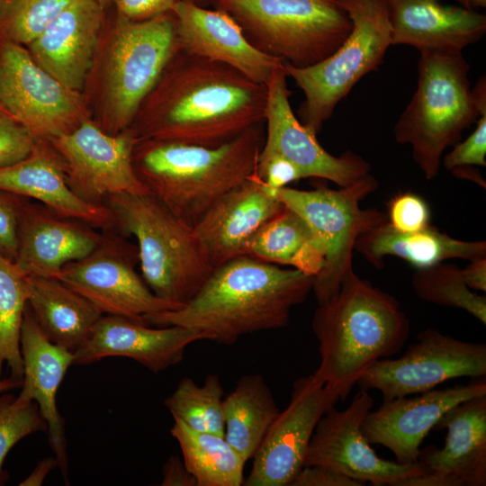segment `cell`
Returning a JSON list of instances; mask_svg holds the SVG:
<instances>
[{
	"label": "cell",
	"mask_w": 486,
	"mask_h": 486,
	"mask_svg": "<svg viewBox=\"0 0 486 486\" xmlns=\"http://www.w3.org/2000/svg\"><path fill=\"white\" fill-rule=\"evenodd\" d=\"M48 426L34 402L19 404L7 392L0 394V486L9 479L4 462L9 451L22 438L36 432H47Z\"/></svg>",
	"instance_id": "obj_37"
},
{
	"label": "cell",
	"mask_w": 486,
	"mask_h": 486,
	"mask_svg": "<svg viewBox=\"0 0 486 486\" xmlns=\"http://www.w3.org/2000/svg\"><path fill=\"white\" fill-rule=\"evenodd\" d=\"M486 395L485 377L468 384L398 397L371 410L362 424L370 444L382 445L400 464L418 462L420 445L440 418L468 399Z\"/></svg>",
	"instance_id": "obj_18"
},
{
	"label": "cell",
	"mask_w": 486,
	"mask_h": 486,
	"mask_svg": "<svg viewBox=\"0 0 486 486\" xmlns=\"http://www.w3.org/2000/svg\"><path fill=\"white\" fill-rule=\"evenodd\" d=\"M104 205L115 229L137 241L142 278L158 297L184 306L213 271L193 227L151 194H116Z\"/></svg>",
	"instance_id": "obj_7"
},
{
	"label": "cell",
	"mask_w": 486,
	"mask_h": 486,
	"mask_svg": "<svg viewBox=\"0 0 486 486\" xmlns=\"http://www.w3.org/2000/svg\"><path fill=\"white\" fill-rule=\"evenodd\" d=\"M230 15L252 46L295 68L331 55L352 29L338 0H213Z\"/></svg>",
	"instance_id": "obj_8"
},
{
	"label": "cell",
	"mask_w": 486,
	"mask_h": 486,
	"mask_svg": "<svg viewBox=\"0 0 486 486\" xmlns=\"http://www.w3.org/2000/svg\"><path fill=\"white\" fill-rule=\"evenodd\" d=\"M255 174L268 186L278 190L303 179L295 165L278 155L259 156Z\"/></svg>",
	"instance_id": "obj_42"
},
{
	"label": "cell",
	"mask_w": 486,
	"mask_h": 486,
	"mask_svg": "<svg viewBox=\"0 0 486 486\" xmlns=\"http://www.w3.org/2000/svg\"><path fill=\"white\" fill-rule=\"evenodd\" d=\"M28 300V276L0 255V377L4 364L11 377L22 380L21 328Z\"/></svg>",
	"instance_id": "obj_33"
},
{
	"label": "cell",
	"mask_w": 486,
	"mask_h": 486,
	"mask_svg": "<svg viewBox=\"0 0 486 486\" xmlns=\"http://www.w3.org/2000/svg\"><path fill=\"white\" fill-rule=\"evenodd\" d=\"M284 65L266 84L265 112L266 133L259 156L278 155L301 171L303 178H320L339 187L352 185L370 174V164L360 155L346 150L339 157L328 153L293 113Z\"/></svg>",
	"instance_id": "obj_16"
},
{
	"label": "cell",
	"mask_w": 486,
	"mask_h": 486,
	"mask_svg": "<svg viewBox=\"0 0 486 486\" xmlns=\"http://www.w3.org/2000/svg\"><path fill=\"white\" fill-rule=\"evenodd\" d=\"M418 86L393 128L397 143L409 144L427 180L434 179L446 149L486 112V77L473 89L462 51L422 50Z\"/></svg>",
	"instance_id": "obj_6"
},
{
	"label": "cell",
	"mask_w": 486,
	"mask_h": 486,
	"mask_svg": "<svg viewBox=\"0 0 486 486\" xmlns=\"http://www.w3.org/2000/svg\"><path fill=\"white\" fill-rule=\"evenodd\" d=\"M462 7L476 11L479 8L486 7V0H456Z\"/></svg>",
	"instance_id": "obj_50"
},
{
	"label": "cell",
	"mask_w": 486,
	"mask_h": 486,
	"mask_svg": "<svg viewBox=\"0 0 486 486\" xmlns=\"http://www.w3.org/2000/svg\"><path fill=\"white\" fill-rule=\"evenodd\" d=\"M377 188L376 178L369 174L339 189L299 190L286 186L276 191L284 205L298 213L324 246L325 264L313 278L311 291L318 305L327 302L354 270L353 250L357 238L387 222L386 213L360 206L361 201Z\"/></svg>",
	"instance_id": "obj_10"
},
{
	"label": "cell",
	"mask_w": 486,
	"mask_h": 486,
	"mask_svg": "<svg viewBox=\"0 0 486 486\" xmlns=\"http://www.w3.org/2000/svg\"><path fill=\"white\" fill-rule=\"evenodd\" d=\"M433 429L447 434L442 448H420L418 462L427 472L442 475L454 486H485L486 395L454 406Z\"/></svg>",
	"instance_id": "obj_27"
},
{
	"label": "cell",
	"mask_w": 486,
	"mask_h": 486,
	"mask_svg": "<svg viewBox=\"0 0 486 486\" xmlns=\"http://www.w3.org/2000/svg\"><path fill=\"white\" fill-rule=\"evenodd\" d=\"M162 486H197L194 477L188 472L183 460L170 455L162 468Z\"/></svg>",
	"instance_id": "obj_45"
},
{
	"label": "cell",
	"mask_w": 486,
	"mask_h": 486,
	"mask_svg": "<svg viewBox=\"0 0 486 486\" xmlns=\"http://www.w3.org/2000/svg\"><path fill=\"white\" fill-rule=\"evenodd\" d=\"M363 484L328 467L303 465L290 486H362Z\"/></svg>",
	"instance_id": "obj_44"
},
{
	"label": "cell",
	"mask_w": 486,
	"mask_h": 486,
	"mask_svg": "<svg viewBox=\"0 0 486 486\" xmlns=\"http://www.w3.org/2000/svg\"><path fill=\"white\" fill-rule=\"evenodd\" d=\"M313 374L297 379L288 406L280 410L253 456L244 486H290L302 469L315 428L338 401Z\"/></svg>",
	"instance_id": "obj_17"
},
{
	"label": "cell",
	"mask_w": 486,
	"mask_h": 486,
	"mask_svg": "<svg viewBox=\"0 0 486 486\" xmlns=\"http://www.w3.org/2000/svg\"><path fill=\"white\" fill-rule=\"evenodd\" d=\"M0 102L36 140L69 133L91 119L81 92L40 67L26 47L1 38Z\"/></svg>",
	"instance_id": "obj_11"
},
{
	"label": "cell",
	"mask_w": 486,
	"mask_h": 486,
	"mask_svg": "<svg viewBox=\"0 0 486 486\" xmlns=\"http://www.w3.org/2000/svg\"><path fill=\"white\" fill-rule=\"evenodd\" d=\"M224 390L217 374H208L202 385L192 378L179 381L173 392L164 400V406L174 418L201 432L224 436Z\"/></svg>",
	"instance_id": "obj_34"
},
{
	"label": "cell",
	"mask_w": 486,
	"mask_h": 486,
	"mask_svg": "<svg viewBox=\"0 0 486 486\" xmlns=\"http://www.w3.org/2000/svg\"><path fill=\"white\" fill-rule=\"evenodd\" d=\"M374 402L368 391L359 389L346 409L330 407L315 428L303 465H323L363 485L375 486H400L406 479L427 472L419 462L386 460L371 447L362 424Z\"/></svg>",
	"instance_id": "obj_14"
},
{
	"label": "cell",
	"mask_w": 486,
	"mask_h": 486,
	"mask_svg": "<svg viewBox=\"0 0 486 486\" xmlns=\"http://www.w3.org/2000/svg\"><path fill=\"white\" fill-rule=\"evenodd\" d=\"M178 0H112L117 14L133 22L153 19L171 12Z\"/></svg>",
	"instance_id": "obj_43"
},
{
	"label": "cell",
	"mask_w": 486,
	"mask_h": 486,
	"mask_svg": "<svg viewBox=\"0 0 486 486\" xmlns=\"http://www.w3.org/2000/svg\"><path fill=\"white\" fill-rule=\"evenodd\" d=\"M391 26L392 45L422 50H458L486 32V16L439 0H383Z\"/></svg>",
	"instance_id": "obj_26"
},
{
	"label": "cell",
	"mask_w": 486,
	"mask_h": 486,
	"mask_svg": "<svg viewBox=\"0 0 486 486\" xmlns=\"http://www.w3.org/2000/svg\"><path fill=\"white\" fill-rule=\"evenodd\" d=\"M190 1L202 6L212 7V4L213 0H190Z\"/></svg>",
	"instance_id": "obj_51"
},
{
	"label": "cell",
	"mask_w": 486,
	"mask_h": 486,
	"mask_svg": "<svg viewBox=\"0 0 486 486\" xmlns=\"http://www.w3.org/2000/svg\"><path fill=\"white\" fill-rule=\"evenodd\" d=\"M21 354L23 376L15 401H34L45 419L48 438L58 468L66 482L68 479V457L64 419L57 406V392L63 378L73 365L74 355L53 344L42 332L26 304L21 328Z\"/></svg>",
	"instance_id": "obj_24"
},
{
	"label": "cell",
	"mask_w": 486,
	"mask_h": 486,
	"mask_svg": "<svg viewBox=\"0 0 486 486\" xmlns=\"http://www.w3.org/2000/svg\"><path fill=\"white\" fill-rule=\"evenodd\" d=\"M352 29L344 42L323 60L295 68L284 62L287 76L303 92L299 121L318 135L338 104L366 74L382 63L391 41V26L383 0H338Z\"/></svg>",
	"instance_id": "obj_9"
},
{
	"label": "cell",
	"mask_w": 486,
	"mask_h": 486,
	"mask_svg": "<svg viewBox=\"0 0 486 486\" xmlns=\"http://www.w3.org/2000/svg\"><path fill=\"white\" fill-rule=\"evenodd\" d=\"M22 380H16L13 377L0 379V394L7 392L11 390L21 388Z\"/></svg>",
	"instance_id": "obj_49"
},
{
	"label": "cell",
	"mask_w": 486,
	"mask_h": 486,
	"mask_svg": "<svg viewBox=\"0 0 486 486\" xmlns=\"http://www.w3.org/2000/svg\"><path fill=\"white\" fill-rule=\"evenodd\" d=\"M441 163L449 171L464 166H486V112L479 116L471 135L443 155Z\"/></svg>",
	"instance_id": "obj_39"
},
{
	"label": "cell",
	"mask_w": 486,
	"mask_h": 486,
	"mask_svg": "<svg viewBox=\"0 0 486 486\" xmlns=\"http://www.w3.org/2000/svg\"><path fill=\"white\" fill-rule=\"evenodd\" d=\"M263 124L215 148L137 140L133 168L151 195L194 227L222 195L254 173L265 139Z\"/></svg>",
	"instance_id": "obj_5"
},
{
	"label": "cell",
	"mask_w": 486,
	"mask_h": 486,
	"mask_svg": "<svg viewBox=\"0 0 486 486\" xmlns=\"http://www.w3.org/2000/svg\"><path fill=\"white\" fill-rule=\"evenodd\" d=\"M50 140L65 162L69 188L83 201L104 206L112 194H150L133 168L138 140L130 128L110 134L88 119Z\"/></svg>",
	"instance_id": "obj_15"
},
{
	"label": "cell",
	"mask_w": 486,
	"mask_h": 486,
	"mask_svg": "<svg viewBox=\"0 0 486 486\" xmlns=\"http://www.w3.org/2000/svg\"><path fill=\"white\" fill-rule=\"evenodd\" d=\"M355 250L379 269L384 267L386 256L399 257L416 269H422L448 259L469 261L486 256V242L458 239L432 224L418 231L401 232L384 222L363 233Z\"/></svg>",
	"instance_id": "obj_28"
},
{
	"label": "cell",
	"mask_w": 486,
	"mask_h": 486,
	"mask_svg": "<svg viewBox=\"0 0 486 486\" xmlns=\"http://www.w3.org/2000/svg\"><path fill=\"white\" fill-rule=\"evenodd\" d=\"M104 8H109L112 6V0H95Z\"/></svg>",
	"instance_id": "obj_52"
},
{
	"label": "cell",
	"mask_w": 486,
	"mask_h": 486,
	"mask_svg": "<svg viewBox=\"0 0 486 486\" xmlns=\"http://www.w3.org/2000/svg\"><path fill=\"white\" fill-rule=\"evenodd\" d=\"M197 486H240L246 462L223 436L196 431L174 418L170 429Z\"/></svg>",
	"instance_id": "obj_32"
},
{
	"label": "cell",
	"mask_w": 486,
	"mask_h": 486,
	"mask_svg": "<svg viewBox=\"0 0 486 486\" xmlns=\"http://www.w3.org/2000/svg\"><path fill=\"white\" fill-rule=\"evenodd\" d=\"M104 234L28 199L19 220L14 263L26 276L56 278L68 264L89 255Z\"/></svg>",
	"instance_id": "obj_23"
},
{
	"label": "cell",
	"mask_w": 486,
	"mask_h": 486,
	"mask_svg": "<svg viewBox=\"0 0 486 486\" xmlns=\"http://www.w3.org/2000/svg\"><path fill=\"white\" fill-rule=\"evenodd\" d=\"M107 10L95 0H69L26 46L32 58L64 86L81 92L106 22Z\"/></svg>",
	"instance_id": "obj_22"
},
{
	"label": "cell",
	"mask_w": 486,
	"mask_h": 486,
	"mask_svg": "<svg viewBox=\"0 0 486 486\" xmlns=\"http://www.w3.org/2000/svg\"><path fill=\"white\" fill-rule=\"evenodd\" d=\"M276 191L254 171L222 195L193 227L213 269L243 255L251 237L284 208Z\"/></svg>",
	"instance_id": "obj_20"
},
{
	"label": "cell",
	"mask_w": 486,
	"mask_h": 486,
	"mask_svg": "<svg viewBox=\"0 0 486 486\" xmlns=\"http://www.w3.org/2000/svg\"><path fill=\"white\" fill-rule=\"evenodd\" d=\"M27 200L0 190V255L13 262L17 254L20 215Z\"/></svg>",
	"instance_id": "obj_40"
},
{
	"label": "cell",
	"mask_w": 486,
	"mask_h": 486,
	"mask_svg": "<svg viewBox=\"0 0 486 486\" xmlns=\"http://www.w3.org/2000/svg\"><path fill=\"white\" fill-rule=\"evenodd\" d=\"M280 410L263 375H243L223 398L224 437L247 463Z\"/></svg>",
	"instance_id": "obj_31"
},
{
	"label": "cell",
	"mask_w": 486,
	"mask_h": 486,
	"mask_svg": "<svg viewBox=\"0 0 486 486\" xmlns=\"http://www.w3.org/2000/svg\"><path fill=\"white\" fill-rule=\"evenodd\" d=\"M27 304L45 336L73 354L103 316L88 300L56 278L28 276Z\"/></svg>",
	"instance_id": "obj_29"
},
{
	"label": "cell",
	"mask_w": 486,
	"mask_h": 486,
	"mask_svg": "<svg viewBox=\"0 0 486 486\" xmlns=\"http://www.w3.org/2000/svg\"><path fill=\"white\" fill-rule=\"evenodd\" d=\"M0 115L8 116V117L13 118V116L10 114L9 112H7V110L4 107V105L2 104L1 102H0Z\"/></svg>",
	"instance_id": "obj_53"
},
{
	"label": "cell",
	"mask_w": 486,
	"mask_h": 486,
	"mask_svg": "<svg viewBox=\"0 0 486 486\" xmlns=\"http://www.w3.org/2000/svg\"><path fill=\"white\" fill-rule=\"evenodd\" d=\"M243 255L289 266L314 278L324 266L326 252L308 223L284 205L251 237Z\"/></svg>",
	"instance_id": "obj_30"
},
{
	"label": "cell",
	"mask_w": 486,
	"mask_h": 486,
	"mask_svg": "<svg viewBox=\"0 0 486 486\" xmlns=\"http://www.w3.org/2000/svg\"><path fill=\"white\" fill-rule=\"evenodd\" d=\"M386 215L388 224L401 232H415L431 225L429 205L413 192L399 193L391 198Z\"/></svg>",
	"instance_id": "obj_38"
},
{
	"label": "cell",
	"mask_w": 486,
	"mask_h": 486,
	"mask_svg": "<svg viewBox=\"0 0 486 486\" xmlns=\"http://www.w3.org/2000/svg\"><path fill=\"white\" fill-rule=\"evenodd\" d=\"M486 375V345L466 342L428 328L398 358L376 361L360 378L359 389L376 390L382 400L437 388L460 377Z\"/></svg>",
	"instance_id": "obj_13"
},
{
	"label": "cell",
	"mask_w": 486,
	"mask_h": 486,
	"mask_svg": "<svg viewBox=\"0 0 486 486\" xmlns=\"http://www.w3.org/2000/svg\"><path fill=\"white\" fill-rule=\"evenodd\" d=\"M69 0H0V38L28 46Z\"/></svg>",
	"instance_id": "obj_36"
},
{
	"label": "cell",
	"mask_w": 486,
	"mask_h": 486,
	"mask_svg": "<svg viewBox=\"0 0 486 486\" xmlns=\"http://www.w3.org/2000/svg\"><path fill=\"white\" fill-rule=\"evenodd\" d=\"M320 362L314 377L344 400L378 360L399 353L410 321L392 294L351 271L312 318Z\"/></svg>",
	"instance_id": "obj_3"
},
{
	"label": "cell",
	"mask_w": 486,
	"mask_h": 486,
	"mask_svg": "<svg viewBox=\"0 0 486 486\" xmlns=\"http://www.w3.org/2000/svg\"><path fill=\"white\" fill-rule=\"evenodd\" d=\"M199 340H210V337L181 326L150 328L123 317L103 315L86 343L73 354V364L122 356L159 373L179 364L186 347Z\"/></svg>",
	"instance_id": "obj_21"
},
{
	"label": "cell",
	"mask_w": 486,
	"mask_h": 486,
	"mask_svg": "<svg viewBox=\"0 0 486 486\" xmlns=\"http://www.w3.org/2000/svg\"><path fill=\"white\" fill-rule=\"evenodd\" d=\"M57 467L58 468V463L55 456L41 459L38 462L33 471L19 485L40 486L47 475Z\"/></svg>",
	"instance_id": "obj_47"
},
{
	"label": "cell",
	"mask_w": 486,
	"mask_h": 486,
	"mask_svg": "<svg viewBox=\"0 0 486 486\" xmlns=\"http://www.w3.org/2000/svg\"><path fill=\"white\" fill-rule=\"evenodd\" d=\"M313 277L238 256L215 267L198 293L176 310L143 317L147 325L181 326L231 346L244 335L285 327L312 291Z\"/></svg>",
	"instance_id": "obj_2"
},
{
	"label": "cell",
	"mask_w": 486,
	"mask_h": 486,
	"mask_svg": "<svg viewBox=\"0 0 486 486\" xmlns=\"http://www.w3.org/2000/svg\"><path fill=\"white\" fill-rule=\"evenodd\" d=\"M472 170H473V168L471 167V166H464V167L455 168V169L452 170V172H453V174H454L455 176H457L459 177L470 179V180L477 183L478 184H480L483 188H485V182L482 179L480 173L479 172L476 173V172H474Z\"/></svg>",
	"instance_id": "obj_48"
},
{
	"label": "cell",
	"mask_w": 486,
	"mask_h": 486,
	"mask_svg": "<svg viewBox=\"0 0 486 486\" xmlns=\"http://www.w3.org/2000/svg\"><path fill=\"white\" fill-rule=\"evenodd\" d=\"M466 285L471 290L486 292V256L469 260V264L462 269Z\"/></svg>",
	"instance_id": "obj_46"
},
{
	"label": "cell",
	"mask_w": 486,
	"mask_h": 486,
	"mask_svg": "<svg viewBox=\"0 0 486 486\" xmlns=\"http://www.w3.org/2000/svg\"><path fill=\"white\" fill-rule=\"evenodd\" d=\"M266 98V85L225 64L178 50L130 129L138 140L215 148L264 123Z\"/></svg>",
	"instance_id": "obj_1"
},
{
	"label": "cell",
	"mask_w": 486,
	"mask_h": 486,
	"mask_svg": "<svg viewBox=\"0 0 486 486\" xmlns=\"http://www.w3.org/2000/svg\"><path fill=\"white\" fill-rule=\"evenodd\" d=\"M35 140L16 120L0 115V168L11 166L27 157Z\"/></svg>",
	"instance_id": "obj_41"
},
{
	"label": "cell",
	"mask_w": 486,
	"mask_h": 486,
	"mask_svg": "<svg viewBox=\"0 0 486 486\" xmlns=\"http://www.w3.org/2000/svg\"><path fill=\"white\" fill-rule=\"evenodd\" d=\"M171 13L183 52L230 66L266 86L284 65L283 59L252 46L236 21L221 10L178 0Z\"/></svg>",
	"instance_id": "obj_19"
},
{
	"label": "cell",
	"mask_w": 486,
	"mask_h": 486,
	"mask_svg": "<svg viewBox=\"0 0 486 486\" xmlns=\"http://www.w3.org/2000/svg\"><path fill=\"white\" fill-rule=\"evenodd\" d=\"M0 190L36 200L57 213L110 231L114 218L105 206L90 204L69 188L65 162L50 140H35L23 159L0 168Z\"/></svg>",
	"instance_id": "obj_25"
},
{
	"label": "cell",
	"mask_w": 486,
	"mask_h": 486,
	"mask_svg": "<svg viewBox=\"0 0 486 486\" xmlns=\"http://www.w3.org/2000/svg\"><path fill=\"white\" fill-rule=\"evenodd\" d=\"M111 231H105L89 255L66 265L58 279L84 296L103 315L146 324V315L181 308L153 293L135 270L139 262L137 245Z\"/></svg>",
	"instance_id": "obj_12"
},
{
	"label": "cell",
	"mask_w": 486,
	"mask_h": 486,
	"mask_svg": "<svg viewBox=\"0 0 486 486\" xmlns=\"http://www.w3.org/2000/svg\"><path fill=\"white\" fill-rule=\"evenodd\" d=\"M109 8L81 93L91 120L104 131L117 134L130 128L179 49L171 12L133 22Z\"/></svg>",
	"instance_id": "obj_4"
},
{
	"label": "cell",
	"mask_w": 486,
	"mask_h": 486,
	"mask_svg": "<svg viewBox=\"0 0 486 486\" xmlns=\"http://www.w3.org/2000/svg\"><path fill=\"white\" fill-rule=\"evenodd\" d=\"M411 284L420 299L464 310L486 324V297L473 292L466 285L459 267L442 262L416 269L411 276Z\"/></svg>",
	"instance_id": "obj_35"
}]
</instances>
